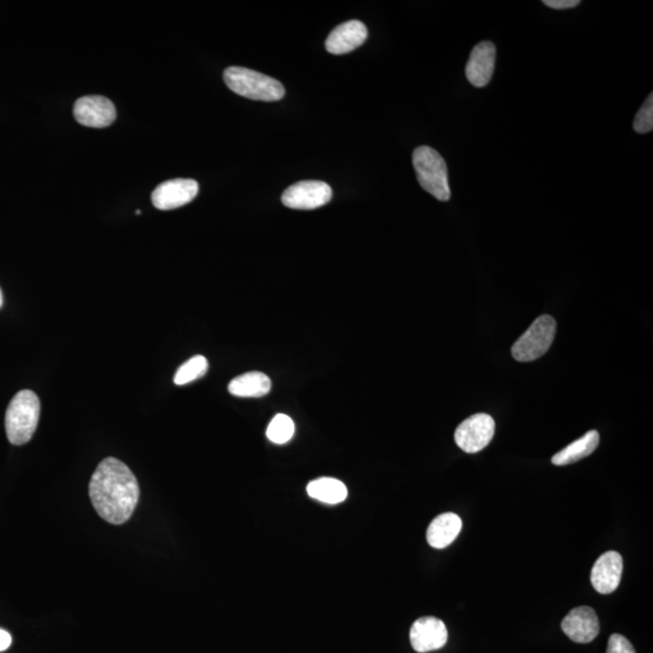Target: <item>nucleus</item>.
I'll return each mask as SVG.
<instances>
[{"mask_svg":"<svg viewBox=\"0 0 653 653\" xmlns=\"http://www.w3.org/2000/svg\"><path fill=\"white\" fill-rule=\"evenodd\" d=\"M73 112L78 123L95 129L112 125L116 119L115 106L103 96H87L78 99Z\"/></svg>","mask_w":653,"mask_h":653,"instance_id":"8","label":"nucleus"},{"mask_svg":"<svg viewBox=\"0 0 653 653\" xmlns=\"http://www.w3.org/2000/svg\"><path fill=\"white\" fill-rule=\"evenodd\" d=\"M463 529V521L455 513H443L435 518L428 529V545L436 549L448 547L455 541Z\"/></svg>","mask_w":653,"mask_h":653,"instance_id":"15","label":"nucleus"},{"mask_svg":"<svg viewBox=\"0 0 653 653\" xmlns=\"http://www.w3.org/2000/svg\"><path fill=\"white\" fill-rule=\"evenodd\" d=\"M623 573V559L620 553L609 551L599 556L591 574V582L601 594H610L619 588Z\"/></svg>","mask_w":653,"mask_h":653,"instance_id":"12","label":"nucleus"},{"mask_svg":"<svg viewBox=\"0 0 653 653\" xmlns=\"http://www.w3.org/2000/svg\"><path fill=\"white\" fill-rule=\"evenodd\" d=\"M308 495L326 505H338L347 499V488L339 479L323 477L315 479L307 486Z\"/></svg>","mask_w":653,"mask_h":653,"instance_id":"18","label":"nucleus"},{"mask_svg":"<svg viewBox=\"0 0 653 653\" xmlns=\"http://www.w3.org/2000/svg\"><path fill=\"white\" fill-rule=\"evenodd\" d=\"M13 639L12 635L5 630H0V652L5 651L12 645Z\"/></svg>","mask_w":653,"mask_h":653,"instance_id":"24","label":"nucleus"},{"mask_svg":"<svg viewBox=\"0 0 653 653\" xmlns=\"http://www.w3.org/2000/svg\"><path fill=\"white\" fill-rule=\"evenodd\" d=\"M140 492L133 471L115 457H106L99 463L88 485L96 512L113 525L126 523L133 517Z\"/></svg>","mask_w":653,"mask_h":653,"instance_id":"1","label":"nucleus"},{"mask_svg":"<svg viewBox=\"0 0 653 653\" xmlns=\"http://www.w3.org/2000/svg\"><path fill=\"white\" fill-rule=\"evenodd\" d=\"M496 48L492 42L482 41L471 51L466 66V77L474 87H484L495 70Z\"/></svg>","mask_w":653,"mask_h":653,"instance_id":"13","label":"nucleus"},{"mask_svg":"<svg viewBox=\"0 0 653 653\" xmlns=\"http://www.w3.org/2000/svg\"><path fill=\"white\" fill-rule=\"evenodd\" d=\"M207 371V358L201 356V354H198V356L190 358V360L187 361L186 363L180 365L179 371L176 372L173 382H175V384L179 386L190 384V382H195V380L202 378Z\"/></svg>","mask_w":653,"mask_h":653,"instance_id":"19","label":"nucleus"},{"mask_svg":"<svg viewBox=\"0 0 653 653\" xmlns=\"http://www.w3.org/2000/svg\"><path fill=\"white\" fill-rule=\"evenodd\" d=\"M562 630L577 644H588L601 633V623L594 610L580 606L567 613L563 620Z\"/></svg>","mask_w":653,"mask_h":653,"instance_id":"11","label":"nucleus"},{"mask_svg":"<svg viewBox=\"0 0 653 653\" xmlns=\"http://www.w3.org/2000/svg\"><path fill=\"white\" fill-rule=\"evenodd\" d=\"M543 5L552 9L566 10L576 8L577 5H580V2L578 0H543Z\"/></svg>","mask_w":653,"mask_h":653,"instance_id":"23","label":"nucleus"},{"mask_svg":"<svg viewBox=\"0 0 653 653\" xmlns=\"http://www.w3.org/2000/svg\"><path fill=\"white\" fill-rule=\"evenodd\" d=\"M332 188L319 180H304L287 188L282 194V204L292 209H315L328 204Z\"/></svg>","mask_w":653,"mask_h":653,"instance_id":"7","label":"nucleus"},{"mask_svg":"<svg viewBox=\"0 0 653 653\" xmlns=\"http://www.w3.org/2000/svg\"><path fill=\"white\" fill-rule=\"evenodd\" d=\"M41 400L31 390L16 393L5 415V429L9 442L23 446L30 442L38 428Z\"/></svg>","mask_w":653,"mask_h":653,"instance_id":"2","label":"nucleus"},{"mask_svg":"<svg viewBox=\"0 0 653 653\" xmlns=\"http://www.w3.org/2000/svg\"><path fill=\"white\" fill-rule=\"evenodd\" d=\"M296 426L292 418L286 414H278L266 429V437L275 445H286L293 438Z\"/></svg>","mask_w":653,"mask_h":653,"instance_id":"20","label":"nucleus"},{"mask_svg":"<svg viewBox=\"0 0 653 653\" xmlns=\"http://www.w3.org/2000/svg\"><path fill=\"white\" fill-rule=\"evenodd\" d=\"M368 38V30L361 21H347L335 28L326 41V49L333 55H344L360 48Z\"/></svg>","mask_w":653,"mask_h":653,"instance_id":"14","label":"nucleus"},{"mask_svg":"<svg viewBox=\"0 0 653 653\" xmlns=\"http://www.w3.org/2000/svg\"><path fill=\"white\" fill-rule=\"evenodd\" d=\"M446 642L448 630L445 622L436 617H421L410 628V644L418 653L436 651Z\"/></svg>","mask_w":653,"mask_h":653,"instance_id":"10","label":"nucleus"},{"mask_svg":"<svg viewBox=\"0 0 653 653\" xmlns=\"http://www.w3.org/2000/svg\"><path fill=\"white\" fill-rule=\"evenodd\" d=\"M634 130L638 133H648L653 129V95H649L644 105L639 109L634 119Z\"/></svg>","mask_w":653,"mask_h":653,"instance_id":"21","label":"nucleus"},{"mask_svg":"<svg viewBox=\"0 0 653 653\" xmlns=\"http://www.w3.org/2000/svg\"><path fill=\"white\" fill-rule=\"evenodd\" d=\"M229 392L241 399H259L271 390V380L262 372H250L236 376L229 382Z\"/></svg>","mask_w":653,"mask_h":653,"instance_id":"16","label":"nucleus"},{"mask_svg":"<svg viewBox=\"0 0 653 653\" xmlns=\"http://www.w3.org/2000/svg\"><path fill=\"white\" fill-rule=\"evenodd\" d=\"M495 435L494 418L488 414H474L461 422L454 439L464 453L475 454L488 446Z\"/></svg>","mask_w":653,"mask_h":653,"instance_id":"6","label":"nucleus"},{"mask_svg":"<svg viewBox=\"0 0 653 653\" xmlns=\"http://www.w3.org/2000/svg\"><path fill=\"white\" fill-rule=\"evenodd\" d=\"M225 81L226 87L236 95L254 101H280L286 94L285 87L279 80L243 67L225 69Z\"/></svg>","mask_w":653,"mask_h":653,"instance_id":"3","label":"nucleus"},{"mask_svg":"<svg viewBox=\"0 0 653 653\" xmlns=\"http://www.w3.org/2000/svg\"><path fill=\"white\" fill-rule=\"evenodd\" d=\"M198 194V184L194 179H171L160 184L152 191V201L156 208L169 211L182 207L193 201Z\"/></svg>","mask_w":653,"mask_h":653,"instance_id":"9","label":"nucleus"},{"mask_svg":"<svg viewBox=\"0 0 653 653\" xmlns=\"http://www.w3.org/2000/svg\"><path fill=\"white\" fill-rule=\"evenodd\" d=\"M2 307H3V293H2V290H0V308H2Z\"/></svg>","mask_w":653,"mask_h":653,"instance_id":"25","label":"nucleus"},{"mask_svg":"<svg viewBox=\"0 0 653 653\" xmlns=\"http://www.w3.org/2000/svg\"><path fill=\"white\" fill-rule=\"evenodd\" d=\"M556 319L549 315L539 316L528 331L514 343L512 356L520 362H531L547 353L555 340Z\"/></svg>","mask_w":653,"mask_h":653,"instance_id":"5","label":"nucleus"},{"mask_svg":"<svg viewBox=\"0 0 653 653\" xmlns=\"http://www.w3.org/2000/svg\"><path fill=\"white\" fill-rule=\"evenodd\" d=\"M599 441H601L599 433L593 429V431L585 433L584 437L578 438L577 441L556 453L552 457V464L556 466H566V464L577 463V461L592 455L598 448Z\"/></svg>","mask_w":653,"mask_h":653,"instance_id":"17","label":"nucleus"},{"mask_svg":"<svg viewBox=\"0 0 653 653\" xmlns=\"http://www.w3.org/2000/svg\"><path fill=\"white\" fill-rule=\"evenodd\" d=\"M413 165L422 189L439 201H448L452 191L448 182V168L442 155L426 145L418 147L413 152Z\"/></svg>","mask_w":653,"mask_h":653,"instance_id":"4","label":"nucleus"},{"mask_svg":"<svg viewBox=\"0 0 653 653\" xmlns=\"http://www.w3.org/2000/svg\"><path fill=\"white\" fill-rule=\"evenodd\" d=\"M606 653H637L631 642L621 634H612L609 639Z\"/></svg>","mask_w":653,"mask_h":653,"instance_id":"22","label":"nucleus"}]
</instances>
